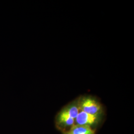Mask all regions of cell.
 Wrapping results in <instances>:
<instances>
[{"mask_svg":"<svg viewBox=\"0 0 134 134\" xmlns=\"http://www.w3.org/2000/svg\"><path fill=\"white\" fill-rule=\"evenodd\" d=\"M80 110L92 115H99L102 112V106L99 101L91 96L81 97L79 100Z\"/></svg>","mask_w":134,"mask_h":134,"instance_id":"obj_1","label":"cell"},{"mask_svg":"<svg viewBox=\"0 0 134 134\" xmlns=\"http://www.w3.org/2000/svg\"><path fill=\"white\" fill-rule=\"evenodd\" d=\"M99 116V115H92L81 111L79 112L75 119V121L77 125H88L91 126V125L94 124L98 121Z\"/></svg>","mask_w":134,"mask_h":134,"instance_id":"obj_2","label":"cell"},{"mask_svg":"<svg viewBox=\"0 0 134 134\" xmlns=\"http://www.w3.org/2000/svg\"><path fill=\"white\" fill-rule=\"evenodd\" d=\"M96 130H93L90 126L74 125L69 131L65 134H95Z\"/></svg>","mask_w":134,"mask_h":134,"instance_id":"obj_3","label":"cell"},{"mask_svg":"<svg viewBox=\"0 0 134 134\" xmlns=\"http://www.w3.org/2000/svg\"><path fill=\"white\" fill-rule=\"evenodd\" d=\"M80 110H81L79 107L78 100L77 102L73 103L67 106L64 109H63L61 111L65 114L71 117L75 120L78 114L80 112Z\"/></svg>","mask_w":134,"mask_h":134,"instance_id":"obj_4","label":"cell"},{"mask_svg":"<svg viewBox=\"0 0 134 134\" xmlns=\"http://www.w3.org/2000/svg\"><path fill=\"white\" fill-rule=\"evenodd\" d=\"M57 119L58 123L64 126H72L75 121L74 119L65 114L62 111H60L58 115Z\"/></svg>","mask_w":134,"mask_h":134,"instance_id":"obj_5","label":"cell"}]
</instances>
